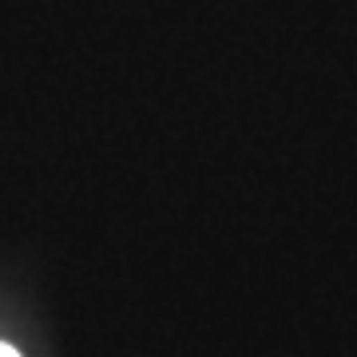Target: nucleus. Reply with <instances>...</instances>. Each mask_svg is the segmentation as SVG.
<instances>
[{"label": "nucleus", "mask_w": 357, "mask_h": 357, "mask_svg": "<svg viewBox=\"0 0 357 357\" xmlns=\"http://www.w3.org/2000/svg\"><path fill=\"white\" fill-rule=\"evenodd\" d=\"M0 357H20L16 349H8V345H0Z\"/></svg>", "instance_id": "f257e3e1"}]
</instances>
